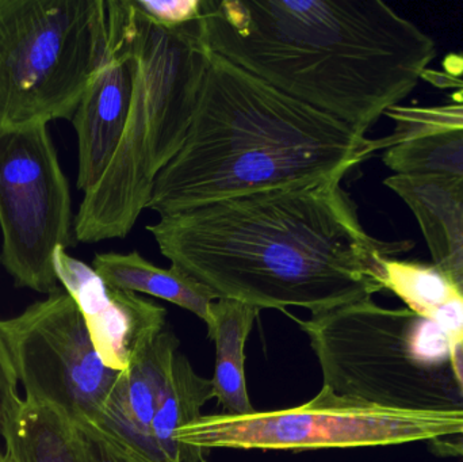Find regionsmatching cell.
I'll list each match as a JSON object with an SVG mask.
<instances>
[{"instance_id":"22","label":"cell","mask_w":463,"mask_h":462,"mask_svg":"<svg viewBox=\"0 0 463 462\" xmlns=\"http://www.w3.org/2000/svg\"><path fill=\"white\" fill-rule=\"evenodd\" d=\"M90 462H137L111 447L91 429H79Z\"/></svg>"},{"instance_id":"21","label":"cell","mask_w":463,"mask_h":462,"mask_svg":"<svg viewBox=\"0 0 463 462\" xmlns=\"http://www.w3.org/2000/svg\"><path fill=\"white\" fill-rule=\"evenodd\" d=\"M18 384L13 360L0 328V433L5 418L21 399L18 395Z\"/></svg>"},{"instance_id":"8","label":"cell","mask_w":463,"mask_h":462,"mask_svg":"<svg viewBox=\"0 0 463 462\" xmlns=\"http://www.w3.org/2000/svg\"><path fill=\"white\" fill-rule=\"evenodd\" d=\"M70 184L48 127L0 135V262L16 287L59 290L54 252L76 243Z\"/></svg>"},{"instance_id":"16","label":"cell","mask_w":463,"mask_h":462,"mask_svg":"<svg viewBox=\"0 0 463 462\" xmlns=\"http://www.w3.org/2000/svg\"><path fill=\"white\" fill-rule=\"evenodd\" d=\"M214 398L213 382L197 374L184 354L176 353L162 403L151 428V441L157 462H206L198 448L179 445L175 434L197 420L201 410Z\"/></svg>"},{"instance_id":"17","label":"cell","mask_w":463,"mask_h":462,"mask_svg":"<svg viewBox=\"0 0 463 462\" xmlns=\"http://www.w3.org/2000/svg\"><path fill=\"white\" fill-rule=\"evenodd\" d=\"M385 289L407 308L463 339V293L434 265L388 258Z\"/></svg>"},{"instance_id":"12","label":"cell","mask_w":463,"mask_h":462,"mask_svg":"<svg viewBox=\"0 0 463 462\" xmlns=\"http://www.w3.org/2000/svg\"><path fill=\"white\" fill-rule=\"evenodd\" d=\"M412 212L438 270L463 293V176L393 174L383 181Z\"/></svg>"},{"instance_id":"23","label":"cell","mask_w":463,"mask_h":462,"mask_svg":"<svg viewBox=\"0 0 463 462\" xmlns=\"http://www.w3.org/2000/svg\"><path fill=\"white\" fill-rule=\"evenodd\" d=\"M431 445L435 450H440V455L463 456V434L440 439V441L434 442Z\"/></svg>"},{"instance_id":"10","label":"cell","mask_w":463,"mask_h":462,"mask_svg":"<svg viewBox=\"0 0 463 462\" xmlns=\"http://www.w3.org/2000/svg\"><path fill=\"white\" fill-rule=\"evenodd\" d=\"M54 269L78 304L92 344L106 366L122 372L167 327V311L137 293L109 287L91 266L59 247Z\"/></svg>"},{"instance_id":"24","label":"cell","mask_w":463,"mask_h":462,"mask_svg":"<svg viewBox=\"0 0 463 462\" xmlns=\"http://www.w3.org/2000/svg\"><path fill=\"white\" fill-rule=\"evenodd\" d=\"M0 462H15L13 460V458L10 457V456L7 455V453L3 452L2 449H0Z\"/></svg>"},{"instance_id":"11","label":"cell","mask_w":463,"mask_h":462,"mask_svg":"<svg viewBox=\"0 0 463 462\" xmlns=\"http://www.w3.org/2000/svg\"><path fill=\"white\" fill-rule=\"evenodd\" d=\"M179 341L167 327L121 372L91 428L137 462H157L151 441L155 415L170 379Z\"/></svg>"},{"instance_id":"7","label":"cell","mask_w":463,"mask_h":462,"mask_svg":"<svg viewBox=\"0 0 463 462\" xmlns=\"http://www.w3.org/2000/svg\"><path fill=\"white\" fill-rule=\"evenodd\" d=\"M463 434V412H413L383 409L320 392L293 409L250 415L198 418L175 434L179 445L198 449L304 450L386 447Z\"/></svg>"},{"instance_id":"15","label":"cell","mask_w":463,"mask_h":462,"mask_svg":"<svg viewBox=\"0 0 463 462\" xmlns=\"http://www.w3.org/2000/svg\"><path fill=\"white\" fill-rule=\"evenodd\" d=\"M259 309L241 301L220 298L209 311V336L216 344V369L212 379L214 398L225 414L250 415L256 412L248 396L245 382V353Z\"/></svg>"},{"instance_id":"18","label":"cell","mask_w":463,"mask_h":462,"mask_svg":"<svg viewBox=\"0 0 463 462\" xmlns=\"http://www.w3.org/2000/svg\"><path fill=\"white\" fill-rule=\"evenodd\" d=\"M394 174H453L463 176V129L445 130L402 141L383 151Z\"/></svg>"},{"instance_id":"3","label":"cell","mask_w":463,"mask_h":462,"mask_svg":"<svg viewBox=\"0 0 463 462\" xmlns=\"http://www.w3.org/2000/svg\"><path fill=\"white\" fill-rule=\"evenodd\" d=\"M200 33L212 53L364 137L437 57L381 0H203Z\"/></svg>"},{"instance_id":"14","label":"cell","mask_w":463,"mask_h":462,"mask_svg":"<svg viewBox=\"0 0 463 462\" xmlns=\"http://www.w3.org/2000/svg\"><path fill=\"white\" fill-rule=\"evenodd\" d=\"M5 452L15 462H90L83 437L64 417L19 399L3 423Z\"/></svg>"},{"instance_id":"1","label":"cell","mask_w":463,"mask_h":462,"mask_svg":"<svg viewBox=\"0 0 463 462\" xmlns=\"http://www.w3.org/2000/svg\"><path fill=\"white\" fill-rule=\"evenodd\" d=\"M343 179L228 198L146 225L163 257L217 298L320 314L385 289V262L411 241L364 230Z\"/></svg>"},{"instance_id":"4","label":"cell","mask_w":463,"mask_h":462,"mask_svg":"<svg viewBox=\"0 0 463 462\" xmlns=\"http://www.w3.org/2000/svg\"><path fill=\"white\" fill-rule=\"evenodd\" d=\"M369 138L211 53L184 146L155 182L160 217L228 198L345 179Z\"/></svg>"},{"instance_id":"6","label":"cell","mask_w":463,"mask_h":462,"mask_svg":"<svg viewBox=\"0 0 463 462\" xmlns=\"http://www.w3.org/2000/svg\"><path fill=\"white\" fill-rule=\"evenodd\" d=\"M108 40V0H0V135L72 121Z\"/></svg>"},{"instance_id":"2","label":"cell","mask_w":463,"mask_h":462,"mask_svg":"<svg viewBox=\"0 0 463 462\" xmlns=\"http://www.w3.org/2000/svg\"><path fill=\"white\" fill-rule=\"evenodd\" d=\"M105 60L72 118L76 187L83 201L76 241L129 235L155 182L184 146L212 52L200 19L171 29L135 0H108Z\"/></svg>"},{"instance_id":"9","label":"cell","mask_w":463,"mask_h":462,"mask_svg":"<svg viewBox=\"0 0 463 462\" xmlns=\"http://www.w3.org/2000/svg\"><path fill=\"white\" fill-rule=\"evenodd\" d=\"M0 328L24 399L75 428L94 426L121 372L100 360L75 300L56 290Z\"/></svg>"},{"instance_id":"20","label":"cell","mask_w":463,"mask_h":462,"mask_svg":"<svg viewBox=\"0 0 463 462\" xmlns=\"http://www.w3.org/2000/svg\"><path fill=\"white\" fill-rule=\"evenodd\" d=\"M203 0H171V2H146L135 0L138 10L151 16L160 24L171 29L189 26L195 24L201 16Z\"/></svg>"},{"instance_id":"13","label":"cell","mask_w":463,"mask_h":462,"mask_svg":"<svg viewBox=\"0 0 463 462\" xmlns=\"http://www.w3.org/2000/svg\"><path fill=\"white\" fill-rule=\"evenodd\" d=\"M91 268L109 287L162 298L192 312L205 323H208L212 304L219 300L209 288L184 271L174 266L157 268L138 251L97 254Z\"/></svg>"},{"instance_id":"5","label":"cell","mask_w":463,"mask_h":462,"mask_svg":"<svg viewBox=\"0 0 463 462\" xmlns=\"http://www.w3.org/2000/svg\"><path fill=\"white\" fill-rule=\"evenodd\" d=\"M323 387L413 412H463V339L408 308L373 298L299 320Z\"/></svg>"},{"instance_id":"19","label":"cell","mask_w":463,"mask_h":462,"mask_svg":"<svg viewBox=\"0 0 463 462\" xmlns=\"http://www.w3.org/2000/svg\"><path fill=\"white\" fill-rule=\"evenodd\" d=\"M394 124L393 132L385 137L369 138V155L385 151L389 146L420 136L445 130L463 129V102L448 105H400L391 108L386 116Z\"/></svg>"}]
</instances>
